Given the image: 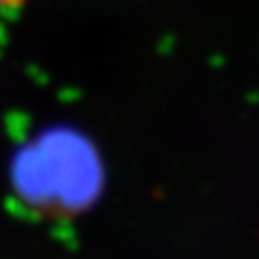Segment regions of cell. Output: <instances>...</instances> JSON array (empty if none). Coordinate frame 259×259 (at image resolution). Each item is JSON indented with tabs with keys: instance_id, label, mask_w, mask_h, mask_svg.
Listing matches in <instances>:
<instances>
[{
	"instance_id": "1",
	"label": "cell",
	"mask_w": 259,
	"mask_h": 259,
	"mask_svg": "<svg viewBox=\"0 0 259 259\" xmlns=\"http://www.w3.org/2000/svg\"><path fill=\"white\" fill-rule=\"evenodd\" d=\"M24 0H0V11H7V9H15L20 7Z\"/></svg>"
}]
</instances>
